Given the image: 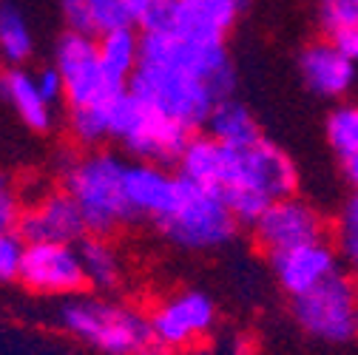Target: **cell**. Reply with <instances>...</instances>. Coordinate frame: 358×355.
Instances as JSON below:
<instances>
[{
	"mask_svg": "<svg viewBox=\"0 0 358 355\" xmlns=\"http://www.w3.org/2000/svg\"><path fill=\"white\" fill-rule=\"evenodd\" d=\"M17 233L23 236V242L77 245L88 233V228L80 208L63 188H40L31 196H23Z\"/></svg>",
	"mask_w": 358,
	"mask_h": 355,
	"instance_id": "12",
	"label": "cell"
},
{
	"mask_svg": "<svg viewBox=\"0 0 358 355\" xmlns=\"http://www.w3.org/2000/svg\"><path fill=\"white\" fill-rule=\"evenodd\" d=\"M336 242H338V253L358 268V191L344 202V208L338 213Z\"/></svg>",
	"mask_w": 358,
	"mask_h": 355,
	"instance_id": "27",
	"label": "cell"
},
{
	"mask_svg": "<svg viewBox=\"0 0 358 355\" xmlns=\"http://www.w3.org/2000/svg\"><path fill=\"white\" fill-rule=\"evenodd\" d=\"M319 23L330 40L347 34L358 26V0H322Z\"/></svg>",
	"mask_w": 358,
	"mask_h": 355,
	"instance_id": "26",
	"label": "cell"
},
{
	"mask_svg": "<svg viewBox=\"0 0 358 355\" xmlns=\"http://www.w3.org/2000/svg\"><path fill=\"white\" fill-rule=\"evenodd\" d=\"M0 3H3V0H0Z\"/></svg>",
	"mask_w": 358,
	"mask_h": 355,
	"instance_id": "36",
	"label": "cell"
},
{
	"mask_svg": "<svg viewBox=\"0 0 358 355\" xmlns=\"http://www.w3.org/2000/svg\"><path fill=\"white\" fill-rule=\"evenodd\" d=\"M250 231H253V242L267 256H273V253H282V250L304 245V242L324 239L327 222L316 205H310L307 199L290 194V196H282L267 205L250 222Z\"/></svg>",
	"mask_w": 358,
	"mask_h": 355,
	"instance_id": "11",
	"label": "cell"
},
{
	"mask_svg": "<svg viewBox=\"0 0 358 355\" xmlns=\"http://www.w3.org/2000/svg\"><path fill=\"white\" fill-rule=\"evenodd\" d=\"M0 100L34 134H49L57 122V114H55L57 106L43 97L34 80V71H29L26 66L0 68Z\"/></svg>",
	"mask_w": 358,
	"mask_h": 355,
	"instance_id": "16",
	"label": "cell"
},
{
	"mask_svg": "<svg viewBox=\"0 0 358 355\" xmlns=\"http://www.w3.org/2000/svg\"><path fill=\"white\" fill-rule=\"evenodd\" d=\"M352 282H355V293H358V273H355V279H352Z\"/></svg>",
	"mask_w": 358,
	"mask_h": 355,
	"instance_id": "35",
	"label": "cell"
},
{
	"mask_svg": "<svg viewBox=\"0 0 358 355\" xmlns=\"http://www.w3.org/2000/svg\"><path fill=\"white\" fill-rule=\"evenodd\" d=\"M299 71L304 85L322 100H341L352 92L358 80L355 60L338 46L336 40H316L301 52Z\"/></svg>",
	"mask_w": 358,
	"mask_h": 355,
	"instance_id": "14",
	"label": "cell"
},
{
	"mask_svg": "<svg viewBox=\"0 0 358 355\" xmlns=\"http://www.w3.org/2000/svg\"><path fill=\"white\" fill-rule=\"evenodd\" d=\"M148 333L154 347L173 352L194 349L216 327V304L202 290H176L148 310Z\"/></svg>",
	"mask_w": 358,
	"mask_h": 355,
	"instance_id": "8",
	"label": "cell"
},
{
	"mask_svg": "<svg viewBox=\"0 0 358 355\" xmlns=\"http://www.w3.org/2000/svg\"><path fill=\"white\" fill-rule=\"evenodd\" d=\"M191 355H213V352H208V349H194Z\"/></svg>",
	"mask_w": 358,
	"mask_h": 355,
	"instance_id": "34",
	"label": "cell"
},
{
	"mask_svg": "<svg viewBox=\"0 0 358 355\" xmlns=\"http://www.w3.org/2000/svg\"><path fill=\"white\" fill-rule=\"evenodd\" d=\"M97 55H100V66H103L106 77L114 85L128 88V80L134 77V71L140 66L143 34L134 26H120V29L97 37Z\"/></svg>",
	"mask_w": 358,
	"mask_h": 355,
	"instance_id": "20",
	"label": "cell"
},
{
	"mask_svg": "<svg viewBox=\"0 0 358 355\" xmlns=\"http://www.w3.org/2000/svg\"><path fill=\"white\" fill-rule=\"evenodd\" d=\"M57 327L103 355H137L151 344L148 316L106 293H77L57 307Z\"/></svg>",
	"mask_w": 358,
	"mask_h": 355,
	"instance_id": "4",
	"label": "cell"
},
{
	"mask_svg": "<svg viewBox=\"0 0 358 355\" xmlns=\"http://www.w3.org/2000/svg\"><path fill=\"white\" fill-rule=\"evenodd\" d=\"M23 247H26V242L15 228L12 231H0V284L17 282Z\"/></svg>",
	"mask_w": 358,
	"mask_h": 355,
	"instance_id": "28",
	"label": "cell"
},
{
	"mask_svg": "<svg viewBox=\"0 0 358 355\" xmlns=\"http://www.w3.org/2000/svg\"><path fill=\"white\" fill-rule=\"evenodd\" d=\"M23 210V196L20 188L9 180V176L0 173V231H17V219Z\"/></svg>",
	"mask_w": 358,
	"mask_h": 355,
	"instance_id": "29",
	"label": "cell"
},
{
	"mask_svg": "<svg viewBox=\"0 0 358 355\" xmlns=\"http://www.w3.org/2000/svg\"><path fill=\"white\" fill-rule=\"evenodd\" d=\"M57 12L66 31L88 34L94 40L120 26H131L122 0H57Z\"/></svg>",
	"mask_w": 358,
	"mask_h": 355,
	"instance_id": "19",
	"label": "cell"
},
{
	"mask_svg": "<svg viewBox=\"0 0 358 355\" xmlns=\"http://www.w3.org/2000/svg\"><path fill=\"white\" fill-rule=\"evenodd\" d=\"M128 162L108 148H80L60 162V188L74 199L88 233L111 236L134 222L125 196Z\"/></svg>",
	"mask_w": 358,
	"mask_h": 355,
	"instance_id": "3",
	"label": "cell"
},
{
	"mask_svg": "<svg viewBox=\"0 0 358 355\" xmlns=\"http://www.w3.org/2000/svg\"><path fill=\"white\" fill-rule=\"evenodd\" d=\"M179 182V173H171L157 162H128L125 171V196L134 219L157 222L168 208Z\"/></svg>",
	"mask_w": 358,
	"mask_h": 355,
	"instance_id": "17",
	"label": "cell"
},
{
	"mask_svg": "<svg viewBox=\"0 0 358 355\" xmlns=\"http://www.w3.org/2000/svg\"><path fill=\"white\" fill-rule=\"evenodd\" d=\"M327 143L344 162L358 154V103H338L327 117Z\"/></svg>",
	"mask_w": 358,
	"mask_h": 355,
	"instance_id": "24",
	"label": "cell"
},
{
	"mask_svg": "<svg viewBox=\"0 0 358 355\" xmlns=\"http://www.w3.org/2000/svg\"><path fill=\"white\" fill-rule=\"evenodd\" d=\"M299 327L316 341L347 344L358 335V293L355 282L341 270L293 298Z\"/></svg>",
	"mask_w": 358,
	"mask_h": 355,
	"instance_id": "7",
	"label": "cell"
},
{
	"mask_svg": "<svg viewBox=\"0 0 358 355\" xmlns=\"http://www.w3.org/2000/svg\"><path fill=\"white\" fill-rule=\"evenodd\" d=\"M122 94V92H120ZM117 94V97H120ZM114 97V100H117ZM114 100L106 103H94V106H83V108H69L66 117V128L69 137L74 140V145L85 148H103L111 140V111H114Z\"/></svg>",
	"mask_w": 358,
	"mask_h": 355,
	"instance_id": "23",
	"label": "cell"
},
{
	"mask_svg": "<svg viewBox=\"0 0 358 355\" xmlns=\"http://www.w3.org/2000/svg\"><path fill=\"white\" fill-rule=\"evenodd\" d=\"M77 250H80V261H83L85 284L94 293H111L122 284L125 259H122L120 247L111 242V236L85 233L77 242Z\"/></svg>",
	"mask_w": 358,
	"mask_h": 355,
	"instance_id": "18",
	"label": "cell"
},
{
	"mask_svg": "<svg viewBox=\"0 0 358 355\" xmlns=\"http://www.w3.org/2000/svg\"><path fill=\"white\" fill-rule=\"evenodd\" d=\"M205 128H208V137H213L222 145H231V148L248 145V143L262 137L253 111L234 97H225L222 103L213 106Z\"/></svg>",
	"mask_w": 358,
	"mask_h": 355,
	"instance_id": "22",
	"label": "cell"
},
{
	"mask_svg": "<svg viewBox=\"0 0 358 355\" xmlns=\"http://www.w3.org/2000/svg\"><path fill=\"white\" fill-rule=\"evenodd\" d=\"M52 63L57 66L63 85H66V106L69 108H83V106H94V103H106L114 100L125 88L114 85L103 66H100V55H97V40L88 34H77V31H63L55 43V57Z\"/></svg>",
	"mask_w": 358,
	"mask_h": 355,
	"instance_id": "9",
	"label": "cell"
},
{
	"mask_svg": "<svg viewBox=\"0 0 358 355\" xmlns=\"http://www.w3.org/2000/svg\"><path fill=\"white\" fill-rule=\"evenodd\" d=\"M344 173H347V180H350V185L358 191V154H352V157H347L344 162Z\"/></svg>",
	"mask_w": 358,
	"mask_h": 355,
	"instance_id": "32",
	"label": "cell"
},
{
	"mask_svg": "<svg viewBox=\"0 0 358 355\" xmlns=\"http://www.w3.org/2000/svg\"><path fill=\"white\" fill-rule=\"evenodd\" d=\"M17 282L34 296L60 301L88 287L80 250L66 242H26Z\"/></svg>",
	"mask_w": 358,
	"mask_h": 355,
	"instance_id": "10",
	"label": "cell"
},
{
	"mask_svg": "<svg viewBox=\"0 0 358 355\" xmlns=\"http://www.w3.org/2000/svg\"><path fill=\"white\" fill-rule=\"evenodd\" d=\"M191 131L176 125L154 106L134 97L128 88L114 100L111 111V140L120 143L125 154L137 162H176L179 151L185 148Z\"/></svg>",
	"mask_w": 358,
	"mask_h": 355,
	"instance_id": "6",
	"label": "cell"
},
{
	"mask_svg": "<svg viewBox=\"0 0 358 355\" xmlns=\"http://www.w3.org/2000/svg\"><path fill=\"white\" fill-rule=\"evenodd\" d=\"M154 225L182 250H216L236 236L239 219L216 188L191 182L179 173L176 191Z\"/></svg>",
	"mask_w": 358,
	"mask_h": 355,
	"instance_id": "5",
	"label": "cell"
},
{
	"mask_svg": "<svg viewBox=\"0 0 358 355\" xmlns=\"http://www.w3.org/2000/svg\"><path fill=\"white\" fill-rule=\"evenodd\" d=\"M338 256L341 253L327 239H316V242H304L282 253H273L271 264H273V276L279 287L290 298H296L316 284H322L324 279H330L333 273H338Z\"/></svg>",
	"mask_w": 358,
	"mask_h": 355,
	"instance_id": "13",
	"label": "cell"
},
{
	"mask_svg": "<svg viewBox=\"0 0 358 355\" xmlns=\"http://www.w3.org/2000/svg\"><path fill=\"white\" fill-rule=\"evenodd\" d=\"M236 71L225 43H202L171 29L143 34L140 66L128 92L185 131L202 128L216 103L231 97Z\"/></svg>",
	"mask_w": 358,
	"mask_h": 355,
	"instance_id": "1",
	"label": "cell"
},
{
	"mask_svg": "<svg viewBox=\"0 0 358 355\" xmlns=\"http://www.w3.org/2000/svg\"><path fill=\"white\" fill-rule=\"evenodd\" d=\"M122 3L128 12V23L137 31L148 34V31H159L171 23L176 0H122Z\"/></svg>",
	"mask_w": 358,
	"mask_h": 355,
	"instance_id": "25",
	"label": "cell"
},
{
	"mask_svg": "<svg viewBox=\"0 0 358 355\" xmlns=\"http://www.w3.org/2000/svg\"><path fill=\"white\" fill-rule=\"evenodd\" d=\"M37 52V37L29 12L17 0L0 3V63L3 66H29Z\"/></svg>",
	"mask_w": 358,
	"mask_h": 355,
	"instance_id": "21",
	"label": "cell"
},
{
	"mask_svg": "<svg viewBox=\"0 0 358 355\" xmlns=\"http://www.w3.org/2000/svg\"><path fill=\"white\" fill-rule=\"evenodd\" d=\"M137 355H182V352H173V349H165V347H154V344H148L143 352H137Z\"/></svg>",
	"mask_w": 358,
	"mask_h": 355,
	"instance_id": "33",
	"label": "cell"
},
{
	"mask_svg": "<svg viewBox=\"0 0 358 355\" xmlns=\"http://www.w3.org/2000/svg\"><path fill=\"white\" fill-rule=\"evenodd\" d=\"M248 3L250 0H176L165 29L202 43H225Z\"/></svg>",
	"mask_w": 358,
	"mask_h": 355,
	"instance_id": "15",
	"label": "cell"
},
{
	"mask_svg": "<svg viewBox=\"0 0 358 355\" xmlns=\"http://www.w3.org/2000/svg\"><path fill=\"white\" fill-rule=\"evenodd\" d=\"M336 43H338V46L358 63V26L355 29H350L347 34H341V37H336Z\"/></svg>",
	"mask_w": 358,
	"mask_h": 355,
	"instance_id": "31",
	"label": "cell"
},
{
	"mask_svg": "<svg viewBox=\"0 0 358 355\" xmlns=\"http://www.w3.org/2000/svg\"><path fill=\"white\" fill-rule=\"evenodd\" d=\"M34 80H37V88H40L43 97H46L49 103H55V106L63 103V97H66V85H63V77H60V71H57L55 63L37 68V71H34Z\"/></svg>",
	"mask_w": 358,
	"mask_h": 355,
	"instance_id": "30",
	"label": "cell"
},
{
	"mask_svg": "<svg viewBox=\"0 0 358 355\" xmlns=\"http://www.w3.org/2000/svg\"><path fill=\"white\" fill-rule=\"evenodd\" d=\"M299 171L293 159L271 140H253L248 145H222V162L216 173V191L239 222H250L282 196L296 194Z\"/></svg>",
	"mask_w": 358,
	"mask_h": 355,
	"instance_id": "2",
	"label": "cell"
}]
</instances>
